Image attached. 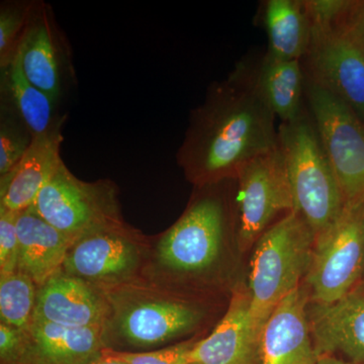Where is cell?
I'll return each mask as SVG.
<instances>
[{
    "mask_svg": "<svg viewBox=\"0 0 364 364\" xmlns=\"http://www.w3.org/2000/svg\"><path fill=\"white\" fill-rule=\"evenodd\" d=\"M275 119L256 87L252 65L241 61L191 112L177 163L198 188L236 179L248 162L279 147Z\"/></svg>",
    "mask_w": 364,
    "mask_h": 364,
    "instance_id": "6da1fadb",
    "label": "cell"
},
{
    "mask_svg": "<svg viewBox=\"0 0 364 364\" xmlns=\"http://www.w3.org/2000/svg\"><path fill=\"white\" fill-rule=\"evenodd\" d=\"M107 313L102 326L105 349L155 350L186 341L210 317V306L193 291L139 279L105 289Z\"/></svg>",
    "mask_w": 364,
    "mask_h": 364,
    "instance_id": "7a4b0ae2",
    "label": "cell"
},
{
    "mask_svg": "<svg viewBox=\"0 0 364 364\" xmlns=\"http://www.w3.org/2000/svg\"><path fill=\"white\" fill-rule=\"evenodd\" d=\"M215 186L198 188L181 217L151 237L144 279L193 293V286L217 279L226 250L229 207Z\"/></svg>",
    "mask_w": 364,
    "mask_h": 364,
    "instance_id": "3957f363",
    "label": "cell"
},
{
    "mask_svg": "<svg viewBox=\"0 0 364 364\" xmlns=\"http://www.w3.org/2000/svg\"><path fill=\"white\" fill-rule=\"evenodd\" d=\"M315 239L306 220L291 212L268 228L256 242L248 293L254 327L260 336L273 311L308 274Z\"/></svg>",
    "mask_w": 364,
    "mask_h": 364,
    "instance_id": "277c9868",
    "label": "cell"
},
{
    "mask_svg": "<svg viewBox=\"0 0 364 364\" xmlns=\"http://www.w3.org/2000/svg\"><path fill=\"white\" fill-rule=\"evenodd\" d=\"M310 23L301 59L308 82L329 91L364 123V50L339 18L341 0H304Z\"/></svg>",
    "mask_w": 364,
    "mask_h": 364,
    "instance_id": "5b68a950",
    "label": "cell"
},
{
    "mask_svg": "<svg viewBox=\"0 0 364 364\" xmlns=\"http://www.w3.org/2000/svg\"><path fill=\"white\" fill-rule=\"evenodd\" d=\"M277 133L294 212L317 235L337 219L345 202L308 107L296 121L280 123Z\"/></svg>",
    "mask_w": 364,
    "mask_h": 364,
    "instance_id": "8992f818",
    "label": "cell"
},
{
    "mask_svg": "<svg viewBox=\"0 0 364 364\" xmlns=\"http://www.w3.org/2000/svg\"><path fill=\"white\" fill-rule=\"evenodd\" d=\"M33 208L73 243L91 232L127 224L116 183L109 179L81 181L64 162L41 191Z\"/></svg>",
    "mask_w": 364,
    "mask_h": 364,
    "instance_id": "52a82bcc",
    "label": "cell"
},
{
    "mask_svg": "<svg viewBox=\"0 0 364 364\" xmlns=\"http://www.w3.org/2000/svg\"><path fill=\"white\" fill-rule=\"evenodd\" d=\"M364 273V200L345 203L332 224L316 235L306 282L316 304L353 291Z\"/></svg>",
    "mask_w": 364,
    "mask_h": 364,
    "instance_id": "ba28073f",
    "label": "cell"
},
{
    "mask_svg": "<svg viewBox=\"0 0 364 364\" xmlns=\"http://www.w3.org/2000/svg\"><path fill=\"white\" fill-rule=\"evenodd\" d=\"M150 250L151 237L127 223L74 242L61 270L100 289H111L142 279Z\"/></svg>",
    "mask_w": 364,
    "mask_h": 364,
    "instance_id": "9c48e42d",
    "label": "cell"
},
{
    "mask_svg": "<svg viewBox=\"0 0 364 364\" xmlns=\"http://www.w3.org/2000/svg\"><path fill=\"white\" fill-rule=\"evenodd\" d=\"M306 104L345 203L364 200V123L343 100L306 80Z\"/></svg>",
    "mask_w": 364,
    "mask_h": 364,
    "instance_id": "30bf717a",
    "label": "cell"
},
{
    "mask_svg": "<svg viewBox=\"0 0 364 364\" xmlns=\"http://www.w3.org/2000/svg\"><path fill=\"white\" fill-rule=\"evenodd\" d=\"M237 243L247 250L280 214L294 212L286 164L279 148L251 160L236 177Z\"/></svg>",
    "mask_w": 364,
    "mask_h": 364,
    "instance_id": "8fae6325",
    "label": "cell"
},
{
    "mask_svg": "<svg viewBox=\"0 0 364 364\" xmlns=\"http://www.w3.org/2000/svg\"><path fill=\"white\" fill-rule=\"evenodd\" d=\"M45 4L33 7L30 21L21 39L18 56L26 77L55 102L61 100L70 68L69 53Z\"/></svg>",
    "mask_w": 364,
    "mask_h": 364,
    "instance_id": "7c38bea8",
    "label": "cell"
},
{
    "mask_svg": "<svg viewBox=\"0 0 364 364\" xmlns=\"http://www.w3.org/2000/svg\"><path fill=\"white\" fill-rule=\"evenodd\" d=\"M261 336L254 327L247 289L235 287L224 316L191 351V364H261Z\"/></svg>",
    "mask_w": 364,
    "mask_h": 364,
    "instance_id": "4fadbf2b",
    "label": "cell"
},
{
    "mask_svg": "<svg viewBox=\"0 0 364 364\" xmlns=\"http://www.w3.org/2000/svg\"><path fill=\"white\" fill-rule=\"evenodd\" d=\"M107 313L105 289L62 270L38 287L39 320L68 328L102 327Z\"/></svg>",
    "mask_w": 364,
    "mask_h": 364,
    "instance_id": "5bb4252c",
    "label": "cell"
},
{
    "mask_svg": "<svg viewBox=\"0 0 364 364\" xmlns=\"http://www.w3.org/2000/svg\"><path fill=\"white\" fill-rule=\"evenodd\" d=\"M306 313L318 358L339 351L351 363L364 364V293L352 291L334 303H314Z\"/></svg>",
    "mask_w": 364,
    "mask_h": 364,
    "instance_id": "9a60e30c",
    "label": "cell"
},
{
    "mask_svg": "<svg viewBox=\"0 0 364 364\" xmlns=\"http://www.w3.org/2000/svg\"><path fill=\"white\" fill-rule=\"evenodd\" d=\"M306 301L308 296L298 287L273 311L261 334V364L317 363Z\"/></svg>",
    "mask_w": 364,
    "mask_h": 364,
    "instance_id": "2e32d148",
    "label": "cell"
},
{
    "mask_svg": "<svg viewBox=\"0 0 364 364\" xmlns=\"http://www.w3.org/2000/svg\"><path fill=\"white\" fill-rule=\"evenodd\" d=\"M63 123L44 135L33 136L16 168L0 178V208L21 213L33 207L41 191L63 162L60 154Z\"/></svg>",
    "mask_w": 364,
    "mask_h": 364,
    "instance_id": "e0dca14e",
    "label": "cell"
},
{
    "mask_svg": "<svg viewBox=\"0 0 364 364\" xmlns=\"http://www.w3.org/2000/svg\"><path fill=\"white\" fill-rule=\"evenodd\" d=\"M18 272L38 287L61 270L73 242L46 222L33 207L18 213Z\"/></svg>",
    "mask_w": 364,
    "mask_h": 364,
    "instance_id": "ac0fdd59",
    "label": "cell"
},
{
    "mask_svg": "<svg viewBox=\"0 0 364 364\" xmlns=\"http://www.w3.org/2000/svg\"><path fill=\"white\" fill-rule=\"evenodd\" d=\"M104 349L102 327L68 328L35 318L23 364H90Z\"/></svg>",
    "mask_w": 364,
    "mask_h": 364,
    "instance_id": "d6986e66",
    "label": "cell"
},
{
    "mask_svg": "<svg viewBox=\"0 0 364 364\" xmlns=\"http://www.w3.org/2000/svg\"><path fill=\"white\" fill-rule=\"evenodd\" d=\"M256 87L282 123L296 121L305 112L306 77L299 60H282L267 54L252 66Z\"/></svg>",
    "mask_w": 364,
    "mask_h": 364,
    "instance_id": "ffe728a7",
    "label": "cell"
},
{
    "mask_svg": "<svg viewBox=\"0 0 364 364\" xmlns=\"http://www.w3.org/2000/svg\"><path fill=\"white\" fill-rule=\"evenodd\" d=\"M1 71V102L18 114L33 136L44 135L63 123L65 117L57 114L58 104L26 77L18 53Z\"/></svg>",
    "mask_w": 364,
    "mask_h": 364,
    "instance_id": "44dd1931",
    "label": "cell"
},
{
    "mask_svg": "<svg viewBox=\"0 0 364 364\" xmlns=\"http://www.w3.org/2000/svg\"><path fill=\"white\" fill-rule=\"evenodd\" d=\"M263 23L268 38L267 54L277 59L301 61L310 40L304 0H267Z\"/></svg>",
    "mask_w": 364,
    "mask_h": 364,
    "instance_id": "7402d4cb",
    "label": "cell"
},
{
    "mask_svg": "<svg viewBox=\"0 0 364 364\" xmlns=\"http://www.w3.org/2000/svg\"><path fill=\"white\" fill-rule=\"evenodd\" d=\"M38 286L25 273L0 274V322L30 332L35 320Z\"/></svg>",
    "mask_w": 364,
    "mask_h": 364,
    "instance_id": "603a6c76",
    "label": "cell"
},
{
    "mask_svg": "<svg viewBox=\"0 0 364 364\" xmlns=\"http://www.w3.org/2000/svg\"><path fill=\"white\" fill-rule=\"evenodd\" d=\"M33 135L25 124L1 102L0 119V178L11 173L30 147Z\"/></svg>",
    "mask_w": 364,
    "mask_h": 364,
    "instance_id": "cb8c5ba5",
    "label": "cell"
},
{
    "mask_svg": "<svg viewBox=\"0 0 364 364\" xmlns=\"http://www.w3.org/2000/svg\"><path fill=\"white\" fill-rule=\"evenodd\" d=\"M35 2H4L0 9V67L6 68L18 55Z\"/></svg>",
    "mask_w": 364,
    "mask_h": 364,
    "instance_id": "d4e9b609",
    "label": "cell"
},
{
    "mask_svg": "<svg viewBox=\"0 0 364 364\" xmlns=\"http://www.w3.org/2000/svg\"><path fill=\"white\" fill-rule=\"evenodd\" d=\"M198 340L191 338L151 351H105L126 364H191V351Z\"/></svg>",
    "mask_w": 364,
    "mask_h": 364,
    "instance_id": "484cf974",
    "label": "cell"
},
{
    "mask_svg": "<svg viewBox=\"0 0 364 364\" xmlns=\"http://www.w3.org/2000/svg\"><path fill=\"white\" fill-rule=\"evenodd\" d=\"M18 213L0 208V274L18 270Z\"/></svg>",
    "mask_w": 364,
    "mask_h": 364,
    "instance_id": "4316f807",
    "label": "cell"
},
{
    "mask_svg": "<svg viewBox=\"0 0 364 364\" xmlns=\"http://www.w3.org/2000/svg\"><path fill=\"white\" fill-rule=\"evenodd\" d=\"M30 343V332L0 322V364H23Z\"/></svg>",
    "mask_w": 364,
    "mask_h": 364,
    "instance_id": "83f0119b",
    "label": "cell"
},
{
    "mask_svg": "<svg viewBox=\"0 0 364 364\" xmlns=\"http://www.w3.org/2000/svg\"><path fill=\"white\" fill-rule=\"evenodd\" d=\"M339 18L364 50V0H341Z\"/></svg>",
    "mask_w": 364,
    "mask_h": 364,
    "instance_id": "f1b7e54d",
    "label": "cell"
},
{
    "mask_svg": "<svg viewBox=\"0 0 364 364\" xmlns=\"http://www.w3.org/2000/svg\"><path fill=\"white\" fill-rule=\"evenodd\" d=\"M90 364H126L123 363V361L119 360L114 356H112L111 354L107 353L104 349L102 353L98 356L97 358H95V360L91 361Z\"/></svg>",
    "mask_w": 364,
    "mask_h": 364,
    "instance_id": "f546056e",
    "label": "cell"
},
{
    "mask_svg": "<svg viewBox=\"0 0 364 364\" xmlns=\"http://www.w3.org/2000/svg\"><path fill=\"white\" fill-rule=\"evenodd\" d=\"M316 364H355L351 361H344L341 359L333 358L332 355H325L318 358L317 363Z\"/></svg>",
    "mask_w": 364,
    "mask_h": 364,
    "instance_id": "4dcf8cb0",
    "label": "cell"
}]
</instances>
